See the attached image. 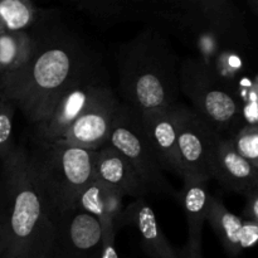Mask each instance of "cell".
<instances>
[{"instance_id": "6da1fadb", "label": "cell", "mask_w": 258, "mask_h": 258, "mask_svg": "<svg viewBox=\"0 0 258 258\" xmlns=\"http://www.w3.org/2000/svg\"><path fill=\"white\" fill-rule=\"evenodd\" d=\"M29 59L0 77V100L14 105L34 127L44 122L63 93L97 66L82 42L60 25L42 24Z\"/></svg>"}, {"instance_id": "7a4b0ae2", "label": "cell", "mask_w": 258, "mask_h": 258, "mask_svg": "<svg viewBox=\"0 0 258 258\" xmlns=\"http://www.w3.org/2000/svg\"><path fill=\"white\" fill-rule=\"evenodd\" d=\"M53 217L28 165L27 148L13 146L0 160V258H43Z\"/></svg>"}, {"instance_id": "3957f363", "label": "cell", "mask_w": 258, "mask_h": 258, "mask_svg": "<svg viewBox=\"0 0 258 258\" xmlns=\"http://www.w3.org/2000/svg\"><path fill=\"white\" fill-rule=\"evenodd\" d=\"M118 92L125 105L139 112L179 103L178 57L155 28L121 44L117 52Z\"/></svg>"}, {"instance_id": "277c9868", "label": "cell", "mask_w": 258, "mask_h": 258, "mask_svg": "<svg viewBox=\"0 0 258 258\" xmlns=\"http://www.w3.org/2000/svg\"><path fill=\"white\" fill-rule=\"evenodd\" d=\"M96 151L40 139L27 149L32 178L53 218L75 209L82 189L93 180Z\"/></svg>"}, {"instance_id": "5b68a950", "label": "cell", "mask_w": 258, "mask_h": 258, "mask_svg": "<svg viewBox=\"0 0 258 258\" xmlns=\"http://www.w3.org/2000/svg\"><path fill=\"white\" fill-rule=\"evenodd\" d=\"M179 86L193 110L218 133H234L241 126V103L218 76L194 58H186L179 70Z\"/></svg>"}, {"instance_id": "8992f818", "label": "cell", "mask_w": 258, "mask_h": 258, "mask_svg": "<svg viewBox=\"0 0 258 258\" xmlns=\"http://www.w3.org/2000/svg\"><path fill=\"white\" fill-rule=\"evenodd\" d=\"M107 145L112 146L130 161L149 193L154 191L175 196L176 191L166 180L158 156L146 135L140 112L121 101L111 125Z\"/></svg>"}, {"instance_id": "52a82bcc", "label": "cell", "mask_w": 258, "mask_h": 258, "mask_svg": "<svg viewBox=\"0 0 258 258\" xmlns=\"http://www.w3.org/2000/svg\"><path fill=\"white\" fill-rule=\"evenodd\" d=\"M221 133L193 108L178 105V150L181 179L211 180V163L214 145Z\"/></svg>"}, {"instance_id": "ba28073f", "label": "cell", "mask_w": 258, "mask_h": 258, "mask_svg": "<svg viewBox=\"0 0 258 258\" xmlns=\"http://www.w3.org/2000/svg\"><path fill=\"white\" fill-rule=\"evenodd\" d=\"M101 244L100 222L75 208L53 218L52 238L43 258H100Z\"/></svg>"}, {"instance_id": "9c48e42d", "label": "cell", "mask_w": 258, "mask_h": 258, "mask_svg": "<svg viewBox=\"0 0 258 258\" xmlns=\"http://www.w3.org/2000/svg\"><path fill=\"white\" fill-rule=\"evenodd\" d=\"M107 87L110 85L96 66L63 93L47 120L35 127L37 139L59 141L76 118Z\"/></svg>"}, {"instance_id": "30bf717a", "label": "cell", "mask_w": 258, "mask_h": 258, "mask_svg": "<svg viewBox=\"0 0 258 258\" xmlns=\"http://www.w3.org/2000/svg\"><path fill=\"white\" fill-rule=\"evenodd\" d=\"M120 100L107 87L76 118L59 141L98 150L107 144L108 134Z\"/></svg>"}, {"instance_id": "8fae6325", "label": "cell", "mask_w": 258, "mask_h": 258, "mask_svg": "<svg viewBox=\"0 0 258 258\" xmlns=\"http://www.w3.org/2000/svg\"><path fill=\"white\" fill-rule=\"evenodd\" d=\"M178 105L144 111L140 112V116L163 170L170 171L181 178L178 150Z\"/></svg>"}, {"instance_id": "7c38bea8", "label": "cell", "mask_w": 258, "mask_h": 258, "mask_svg": "<svg viewBox=\"0 0 258 258\" xmlns=\"http://www.w3.org/2000/svg\"><path fill=\"white\" fill-rule=\"evenodd\" d=\"M179 22L223 38L239 34L241 17L232 0H180Z\"/></svg>"}, {"instance_id": "4fadbf2b", "label": "cell", "mask_w": 258, "mask_h": 258, "mask_svg": "<svg viewBox=\"0 0 258 258\" xmlns=\"http://www.w3.org/2000/svg\"><path fill=\"white\" fill-rule=\"evenodd\" d=\"M211 175L231 191L246 194L258 188V169L242 158L229 138L218 136L211 163Z\"/></svg>"}, {"instance_id": "5bb4252c", "label": "cell", "mask_w": 258, "mask_h": 258, "mask_svg": "<svg viewBox=\"0 0 258 258\" xmlns=\"http://www.w3.org/2000/svg\"><path fill=\"white\" fill-rule=\"evenodd\" d=\"M93 171L98 181L115 189L123 197L144 198L149 193L130 161L107 144L96 151Z\"/></svg>"}, {"instance_id": "9a60e30c", "label": "cell", "mask_w": 258, "mask_h": 258, "mask_svg": "<svg viewBox=\"0 0 258 258\" xmlns=\"http://www.w3.org/2000/svg\"><path fill=\"white\" fill-rule=\"evenodd\" d=\"M131 224L136 228L141 247L150 258H178L174 248L159 226L155 212L144 198H136L123 211V226Z\"/></svg>"}, {"instance_id": "2e32d148", "label": "cell", "mask_w": 258, "mask_h": 258, "mask_svg": "<svg viewBox=\"0 0 258 258\" xmlns=\"http://www.w3.org/2000/svg\"><path fill=\"white\" fill-rule=\"evenodd\" d=\"M122 199V194L93 178L80 193L75 208L93 216L100 224H111L117 233L123 227Z\"/></svg>"}, {"instance_id": "e0dca14e", "label": "cell", "mask_w": 258, "mask_h": 258, "mask_svg": "<svg viewBox=\"0 0 258 258\" xmlns=\"http://www.w3.org/2000/svg\"><path fill=\"white\" fill-rule=\"evenodd\" d=\"M208 180L202 179H183V188L176 191L175 197L183 208L188 227V241L191 247L202 248V232L208 213L209 194L207 188Z\"/></svg>"}, {"instance_id": "ac0fdd59", "label": "cell", "mask_w": 258, "mask_h": 258, "mask_svg": "<svg viewBox=\"0 0 258 258\" xmlns=\"http://www.w3.org/2000/svg\"><path fill=\"white\" fill-rule=\"evenodd\" d=\"M207 221L209 222L214 233L217 234L222 246L229 256L237 257L242 253L243 251L241 247V231L243 224L242 217L232 213L222 203L221 199L211 196Z\"/></svg>"}, {"instance_id": "d6986e66", "label": "cell", "mask_w": 258, "mask_h": 258, "mask_svg": "<svg viewBox=\"0 0 258 258\" xmlns=\"http://www.w3.org/2000/svg\"><path fill=\"white\" fill-rule=\"evenodd\" d=\"M33 50L30 32H4L0 34V77L22 67Z\"/></svg>"}, {"instance_id": "ffe728a7", "label": "cell", "mask_w": 258, "mask_h": 258, "mask_svg": "<svg viewBox=\"0 0 258 258\" xmlns=\"http://www.w3.org/2000/svg\"><path fill=\"white\" fill-rule=\"evenodd\" d=\"M38 20L32 0H0V25L5 32H28Z\"/></svg>"}, {"instance_id": "44dd1931", "label": "cell", "mask_w": 258, "mask_h": 258, "mask_svg": "<svg viewBox=\"0 0 258 258\" xmlns=\"http://www.w3.org/2000/svg\"><path fill=\"white\" fill-rule=\"evenodd\" d=\"M234 150L258 169V126L243 125L231 134Z\"/></svg>"}, {"instance_id": "7402d4cb", "label": "cell", "mask_w": 258, "mask_h": 258, "mask_svg": "<svg viewBox=\"0 0 258 258\" xmlns=\"http://www.w3.org/2000/svg\"><path fill=\"white\" fill-rule=\"evenodd\" d=\"M17 108L12 102L0 100V160L13 149V120Z\"/></svg>"}, {"instance_id": "603a6c76", "label": "cell", "mask_w": 258, "mask_h": 258, "mask_svg": "<svg viewBox=\"0 0 258 258\" xmlns=\"http://www.w3.org/2000/svg\"><path fill=\"white\" fill-rule=\"evenodd\" d=\"M123 10L130 5L151 9L168 19H180V0H122Z\"/></svg>"}, {"instance_id": "cb8c5ba5", "label": "cell", "mask_w": 258, "mask_h": 258, "mask_svg": "<svg viewBox=\"0 0 258 258\" xmlns=\"http://www.w3.org/2000/svg\"><path fill=\"white\" fill-rule=\"evenodd\" d=\"M77 3L83 9L98 17H111L123 12L122 0H77Z\"/></svg>"}, {"instance_id": "d4e9b609", "label": "cell", "mask_w": 258, "mask_h": 258, "mask_svg": "<svg viewBox=\"0 0 258 258\" xmlns=\"http://www.w3.org/2000/svg\"><path fill=\"white\" fill-rule=\"evenodd\" d=\"M102 229V244L100 258H120L115 244L116 231L111 224H101Z\"/></svg>"}, {"instance_id": "484cf974", "label": "cell", "mask_w": 258, "mask_h": 258, "mask_svg": "<svg viewBox=\"0 0 258 258\" xmlns=\"http://www.w3.org/2000/svg\"><path fill=\"white\" fill-rule=\"evenodd\" d=\"M244 196V207L242 218L258 223V188L247 191Z\"/></svg>"}, {"instance_id": "4316f807", "label": "cell", "mask_w": 258, "mask_h": 258, "mask_svg": "<svg viewBox=\"0 0 258 258\" xmlns=\"http://www.w3.org/2000/svg\"><path fill=\"white\" fill-rule=\"evenodd\" d=\"M258 239V223L252 221L243 219L241 231V247L242 249H247L253 247Z\"/></svg>"}, {"instance_id": "83f0119b", "label": "cell", "mask_w": 258, "mask_h": 258, "mask_svg": "<svg viewBox=\"0 0 258 258\" xmlns=\"http://www.w3.org/2000/svg\"><path fill=\"white\" fill-rule=\"evenodd\" d=\"M178 258H203L202 248L191 247L185 243L180 249H178Z\"/></svg>"}, {"instance_id": "f1b7e54d", "label": "cell", "mask_w": 258, "mask_h": 258, "mask_svg": "<svg viewBox=\"0 0 258 258\" xmlns=\"http://www.w3.org/2000/svg\"><path fill=\"white\" fill-rule=\"evenodd\" d=\"M248 2L249 8L253 12V14H257V7H258V0H247Z\"/></svg>"}, {"instance_id": "f546056e", "label": "cell", "mask_w": 258, "mask_h": 258, "mask_svg": "<svg viewBox=\"0 0 258 258\" xmlns=\"http://www.w3.org/2000/svg\"><path fill=\"white\" fill-rule=\"evenodd\" d=\"M4 32H5V30H4V28H3L2 25H0V34H2V33H4Z\"/></svg>"}]
</instances>
